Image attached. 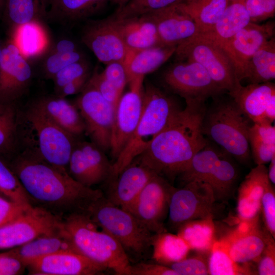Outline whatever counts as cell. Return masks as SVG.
Instances as JSON below:
<instances>
[{"label": "cell", "mask_w": 275, "mask_h": 275, "mask_svg": "<svg viewBox=\"0 0 275 275\" xmlns=\"http://www.w3.org/2000/svg\"><path fill=\"white\" fill-rule=\"evenodd\" d=\"M7 161L32 205L61 218L72 213L86 212L92 202L103 196L101 190L76 181L67 168L28 153L20 152Z\"/></svg>", "instance_id": "obj_1"}, {"label": "cell", "mask_w": 275, "mask_h": 275, "mask_svg": "<svg viewBox=\"0 0 275 275\" xmlns=\"http://www.w3.org/2000/svg\"><path fill=\"white\" fill-rule=\"evenodd\" d=\"M185 102V107L137 157L138 162L168 181L178 177L193 156L208 142L202 128L205 101Z\"/></svg>", "instance_id": "obj_2"}, {"label": "cell", "mask_w": 275, "mask_h": 275, "mask_svg": "<svg viewBox=\"0 0 275 275\" xmlns=\"http://www.w3.org/2000/svg\"><path fill=\"white\" fill-rule=\"evenodd\" d=\"M143 109L127 145L112 164V177L118 175L149 146L181 110L171 96L151 84L143 90Z\"/></svg>", "instance_id": "obj_3"}, {"label": "cell", "mask_w": 275, "mask_h": 275, "mask_svg": "<svg viewBox=\"0 0 275 275\" xmlns=\"http://www.w3.org/2000/svg\"><path fill=\"white\" fill-rule=\"evenodd\" d=\"M222 95L213 97L211 105L206 107L203 132L238 162L248 164L251 158L250 120L229 95V98Z\"/></svg>", "instance_id": "obj_4"}, {"label": "cell", "mask_w": 275, "mask_h": 275, "mask_svg": "<svg viewBox=\"0 0 275 275\" xmlns=\"http://www.w3.org/2000/svg\"><path fill=\"white\" fill-rule=\"evenodd\" d=\"M64 229L78 252L118 275H130L129 258L121 244L102 230L85 212L62 218Z\"/></svg>", "instance_id": "obj_5"}, {"label": "cell", "mask_w": 275, "mask_h": 275, "mask_svg": "<svg viewBox=\"0 0 275 275\" xmlns=\"http://www.w3.org/2000/svg\"><path fill=\"white\" fill-rule=\"evenodd\" d=\"M20 120L28 125L31 133L19 138V151L68 169L77 138L56 124L32 102L21 109Z\"/></svg>", "instance_id": "obj_6"}, {"label": "cell", "mask_w": 275, "mask_h": 275, "mask_svg": "<svg viewBox=\"0 0 275 275\" xmlns=\"http://www.w3.org/2000/svg\"><path fill=\"white\" fill-rule=\"evenodd\" d=\"M102 230L113 237L126 253L143 257L151 246L152 235L131 213L103 196L92 202L86 212Z\"/></svg>", "instance_id": "obj_7"}, {"label": "cell", "mask_w": 275, "mask_h": 275, "mask_svg": "<svg viewBox=\"0 0 275 275\" xmlns=\"http://www.w3.org/2000/svg\"><path fill=\"white\" fill-rule=\"evenodd\" d=\"M178 60L189 61L201 65L212 79L225 92L233 91L240 82L237 79L233 62L216 42L197 34L176 47Z\"/></svg>", "instance_id": "obj_8"}, {"label": "cell", "mask_w": 275, "mask_h": 275, "mask_svg": "<svg viewBox=\"0 0 275 275\" xmlns=\"http://www.w3.org/2000/svg\"><path fill=\"white\" fill-rule=\"evenodd\" d=\"M74 104L84 120L92 142L104 152L110 149L116 107L87 82Z\"/></svg>", "instance_id": "obj_9"}, {"label": "cell", "mask_w": 275, "mask_h": 275, "mask_svg": "<svg viewBox=\"0 0 275 275\" xmlns=\"http://www.w3.org/2000/svg\"><path fill=\"white\" fill-rule=\"evenodd\" d=\"M166 87L186 101H206L226 92L212 79L200 64L186 61L175 64L162 75Z\"/></svg>", "instance_id": "obj_10"}, {"label": "cell", "mask_w": 275, "mask_h": 275, "mask_svg": "<svg viewBox=\"0 0 275 275\" xmlns=\"http://www.w3.org/2000/svg\"><path fill=\"white\" fill-rule=\"evenodd\" d=\"M215 202L212 189L207 183L194 180L181 188H175L169 204V227L177 231L187 222L213 215Z\"/></svg>", "instance_id": "obj_11"}, {"label": "cell", "mask_w": 275, "mask_h": 275, "mask_svg": "<svg viewBox=\"0 0 275 275\" xmlns=\"http://www.w3.org/2000/svg\"><path fill=\"white\" fill-rule=\"evenodd\" d=\"M174 189L167 179L155 174L125 210L131 213L152 233L167 232L164 222Z\"/></svg>", "instance_id": "obj_12"}, {"label": "cell", "mask_w": 275, "mask_h": 275, "mask_svg": "<svg viewBox=\"0 0 275 275\" xmlns=\"http://www.w3.org/2000/svg\"><path fill=\"white\" fill-rule=\"evenodd\" d=\"M144 78L140 76L128 82L129 90L121 95L116 107L109 149L115 160L127 145L140 120Z\"/></svg>", "instance_id": "obj_13"}, {"label": "cell", "mask_w": 275, "mask_h": 275, "mask_svg": "<svg viewBox=\"0 0 275 275\" xmlns=\"http://www.w3.org/2000/svg\"><path fill=\"white\" fill-rule=\"evenodd\" d=\"M62 218L33 206L0 227V249H12L59 227Z\"/></svg>", "instance_id": "obj_14"}, {"label": "cell", "mask_w": 275, "mask_h": 275, "mask_svg": "<svg viewBox=\"0 0 275 275\" xmlns=\"http://www.w3.org/2000/svg\"><path fill=\"white\" fill-rule=\"evenodd\" d=\"M33 76L28 59L10 39L0 57V102H18L28 92Z\"/></svg>", "instance_id": "obj_15"}, {"label": "cell", "mask_w": 275, "mask_h": 275, "mask_svg": "<svg viewBox=\"0 0 275 275\" xmlns=\"http://www.w3.org/2000/svg\"><path fill=\"white\" fill-rule=\"evenodd\" d=\"M112 164L104 151L93 142L77 141L68 165L69 174L80 184L89 187L112 177Z\"/></svg>", "instance_id": "obj_16"}, {"label": "cell", "mask_w": 275, "mask_h": 275, "mask_svg": "<svg viewBox=\"0 0 275 275\" xmlns=\"http://www.w3.org/2000/svg\"><path fill=\"white\" fill-rule=\"evenodd\" d=\"M259 215L238 225L218 241L231 258L240 264L258 261L269 233L259 225Z\"/></svg>", "instance_id": "obj_17"}, {"label": "cell", "mask_w": 275, "mask_h": 275, "mask_svg": "<svg viewBox=\"0 0 275 275\" xmlns=\"http://www.w3.org/2000/svg\"><path fill=\"white\" fill-rule=\"evenodd\" d=\"M274 28L273 22L262 24L250 22L230 41L224 43L214 41L232 60L239 81L245 78L246 64L249 58L273 37Z\"/></svg>", "instance_id": "obj_18"}, {"label": "cell", "mask_w": 275, "mask_h": 275, "mask_svg": "<svg viewBox=\"0 0 275 275\" xmlns=\"http://www.w3.org/2000/svg\"><path fill=\"white\" fill-rule=\"evenodd\" d=\"M82 43L105 64L124 62L127 49L118 32L108 19L88 20L81 35Z\"/></svg>", "instance_id": "obj_19"}, {"label": "cell", "mask_w": 275, "mask_h": 275, "mask_svg": "<svg viewBox=\"0 0 275 275\" xmlns=\"http://www.w3.org/2000/svg\"><path fill=\"white\" fill-rule=\"evenodd\" d=\"M26 268L30 274L95 275L106 269L77 253L64 252L44 256L29 262Z\"/></svg>", "instance_id": "obj_20"}, {"label": "cell", "mask_w": 275, "mask_h": 275, "mask_svg": "<svg viewBox=\"0 0 275 275\" xmlns=\"http://www.w3.org/2000/svg\"><path fill=\"white\" fill-rule=\"evenodd\" d=\"M147 15L155 23L162 45L177 47L198 34L194 20L178 5Z\"/></svg>", "instance_id": "obj_21"}, {"label": "cell", "mask_w": 275, "mask_h": 275, "mask_svg": "<svg viewBox=\"0 0 275 275\" xmlns=\"http://www.w3.org/2000/svg\"><path fill=\"white\" fill-rule=\"evenodd\" d=\"M227 93L254 123L269 122L265 118V112L268 104L275 99L274 83H251L243 86L239 82L233 91Z\"/></svg>", "instance_id": "obj_22"}, {"label": "cell", "mask_w": 275, "mask_h": 275, "mask_svg": "<svg viewBox=\"0 0 275 275\" xmlns=\"http://www.w3.org/2000/svg\"><path fill=\"white\" fill-rule=\"evenodd\" d=\"M270 182L265 164L256 165L245 176L238 188L236 210L239 222L259 215L262 197Z\"/></svg>", "instance_id": "obj_23"}, {"label": "cell", "mask_w": 275, "mask_h": 275, "mask_svg": "<svg viewBox=\"0 0 275 275\" xmlns=\"http://www.w3.org/2000/svg\"><path fill=\"white\" fill-rule=\"evenodd\" d=\"M118 32L128 51L162 45L156 25L147 15L125 18H107Z\"/></svg>", "instance_id": "obj_24"}, {"label": "cell", "mask_w": 275, "mask_h": 275, "mask_svg": "<svg viewBox=\"0 0 275 275\" xmlns=\"http://www.w3.org/2000/svg\"><path fill=\"white\" fill-rule=\"evenodd\" d=\"M155 174L139 162H132L116 177V181L106 198L114 205L127 210Z\"/></svg>", "instance_id": "obj_25"}, {"label": "cell", "mask_w": 275, "mask_h": 275, "mask_svg": "<svg viewBox=\"0 0 275 275\" xmlns=\"http://www.w3.org/2000/svg\"><path fill=\"white\" fill-rule=\"evenodd\" d=\"M10 251L26 265L33 260L55 253L70 252L80 254L64 229L62 222L56 229Z\"/></svg>", "instance_id": "obj_26"}, {"label": "cell", "mask_w": 275, "mask_h": 275, "mask_svg": "<svg viewBox=\"0 0 275 275\" xmlns=\"http://www.w3.org/2000/svg\"><path fill=\"white\" fill-rule=\"evenodd\" d=\"M53 122L74 136L85 132L82 118L76 105L57 95H42L31 102Z\"/></svg>", "instance_id": "obj_27"}, {"label": "cell", "mask_w": 275, "mask_h": 275, "mask_svg": "<svg viewBox=\"0 0 275 275\" xmlns=\"http://www.w3.org/2000/svg\"><path fill=\"white\" fill-rule=\"evenodd\" d=\"M231 157L222 149L206 173L204 182L211 187L215 202H227L234 193L239 173Z\"/></svg>", "instance_id": "obj_28"}, {"label": "cell", "mask_w": 275, "mask_h": 275, "mask_svg": "<svg viewBox=\"0 0 275 275\" xmlns=\"http://www.w3.org/2000/svg\"><path fill=\"white\" fill-rule=\"evenodd\" d=\"M108 0H53L45 19L63 26H69L100 12Z\"/></svg>", "instance_id": "obj_29"}, {"label": "cell", "mask_w": 275, "mask_h": 275, "mask_svg": "<svg viewBox=\"0 0 275 275\" xmlns=\"http://www.w3.org/2000/svg\"><path fill=\"white\" fill-rule=\"evenodd\" d=\"M176 49V46L159 45L128 51L124 62L128 83L136 77H144L156 70L175 53Z\"/></svg>", "instance_id": "obj_30"}, {"label": "cell", "mask_w": 275, "mask_h": 275, "mask_svg": "<svg viewBox=\"0 0 275 275\" xmlns=\"http://www.w3.org/2000/svg\"><path fill=\"white\" fill-rule=\"evenodd\" d=\"M20 115L17 102H0V156L7 160L19 152Z\"/></svg>", "instance_id": "obj_31"}, {"label": "cell", "mask_w": 275, "mask_h": 275, "mask_svg": "<svg viewBox=\"0 0 275 275\" xmlns=\"http://www.w3.org/2000/svg\"><path fill=\"white\" fill-rule=\"evenodd\" d=\"M250 22L243 1L229 2L213 29L199 34L216 42H226Z\"/></svg>", "instance_id": "obj_32"}, {"label": "cell", "mask_w": 275, "mask_h": 275, "mask_svg": "<svg viewBox=\"0 0 275 275\" xmlns=\"http://www.w3.org/2000/svg\"><path fill=\"white\" fill-rule=\"evenodd\" d=\"M177 232V235L184 240L190 250L200 254L209 253L216 240L213 215L187 222L181 226Z\"/></svg>", "instance_id": "obj_33"}, {"label": "cell", "mask_w": 275, "mask_h": 275, "mask_svg": "<svg viewBox=\"0 0 275 275\" xmlns=\"http://www.w3.org/2000/svg\"><path fill=\"white\" fill-rule=\"evenodd\" d=\"M11 40L27 59L35 58L47 50L48 39L41 21H34L10 32Z\"/></svg>", "instance_id": "obj_34"}, {"label": "cell", "mask_w": 275, "mask_h": 275, "mask_svg": "<svg viewBox=\"0 0 275 275\" xmlns=\"http://www.w3.org/2000/svg\"><path fill=\"white\" fill-rule=\"evenodd\" d=\"M229 3L228 0H190L178 6L194 20L199 34L213 29Z\"/></svg>", "instance_id": "obj_35"}, {"label": "cell", "mask_w": 275, "mask_h": 275, "mask_svg": "<svg viewBox=\"0 0 275 275\" xmlns=\"http://www.w3.org/2000/svg\"><path fill=\"white\" fill-rule=\"evenodd\" d=\"M46 12L41 0H5L1 15L11 32L24 24L41 21Z\"/></svg>", "instance_id": "obj_36"}, {"label": "cell", "mask_w": 275, "mask_h": 275, "mask_svg": "<svg viewBox=\"0 0 275 275\" xmlns=\"http://www.w3.org/2000/svg\"><path fill=\"white\" fill-rule=\"evenodd\" d=\"M275 78V39L268 40L248 60L245 78L251 83L271 81Z\"/></svg>", "instance_id": "obj_37"}, {"label": "cell", "mask_w": 275, "mask_h": 275, "mask_svg": "<svg viewBox=\"0 0 275 275\" xmlns=\"http://www.w3.org/2000/svg\"><path fill=\"white\" fill-rule=\"evenodd\" d=\"M151 246L153 259L166 266L185 258L190 250L180 236L167 231L152 235Z\"/></svg>", "instance_id": "obj_38"}, {"label": "cell", "mask_w": 275, "mask_h": 275, "mask_svg": "<svg viewBox=\"0 0 275 275\" xmlns=\"http://www.w3.org/2000/svg\"><path fill=\"white\" fill-rule=\"evenodd\" d=\"M234 261L218 240L214 242L208 257L209 274L250 275L256 274L247 265Z\"/></svg>", "instance_id": "obj_39"}, {"label": "cell", "mask_w": 275, "mask_h": 275, "mask_svg": "<svg viewBox=\"0 0 275 275\" xmlns=\"http://www.w3.org/2000/svg\"><path fill=\"white\" fill-rule=\"evenodd\" d=\"M0 194L26 209L33 206L8 161L0 156Z\"/></svg>", "instance_id": "obj_40"}, {"label": "cell", "mask_w": 275, "mask_h": 275, "mask_svg": "<svg viewBox=\"0 0 275 275\" xmlns=\"http://www.w3.org/2000/svg\"><path fill=\"white\" fill-rule=\"evenodd\" d=\"M184 0H129L122 7L118 8L115 15L116 18L140 16L177 6Z\"/></svg>", "instance_id": "obj_41"}, {"label": "cell", "mask_w": 275, "mask_h": 275, "mask_svg": "<svg viewBox=\"0 0 275 275\" xmlns=\"http://www.w3.org/2000/svg\"><path fill=\"white\" fill-rule=\"evenodd\" d=\"M83 60H85L84 54L79 50L67 53L48 51L42 64L43 76L46 79H52L64 67Z\"/></svg>", "instance_id": "obj_42"}, {"label": "cell", "mask_w": 275, "mask_h": 275, "mask_svg": "<svg viewBox=\"0 0 275 275\" xmlns=\"http://www.w3.org/2000/svg\"><path fill=\"white\" fill-rule=\"evenodd\" d=\"M206 254L188 257L172 263L168 266L174 270L178 275H207L209 274L208 258Z\"/></svg>", "instance_id": "obj_43"}, {"label": "cell", "mask_w": 275, "mask_h": 275, "mask_svg": "<svg viewBox=\"0 0 275 275\" xmlns=\"http://www.w3.org/2000/svg\"><path fill=\"white\" fill-rule=\"evenodd\" d=\"M89 72V64L85 59L64 67L52 78L55 94L66 85Z\"/></svg>", "instance_id": "obj_44"}, {"label": "cell", "mask_w": 275, "mask_h": 275, "mask_svg": "<svg viewBox=\"0 0 275 275\" xmlns=\"http://www.w3.org/2000/svg\"><path fill=\"white\" fill-rule=\"evenodd\" d=\"M270 182L263 194L260 211L265 229L275 239V191Z\"/></svg>", "instance_id": "obj_45"}, {"label": "cell", "mask_w": 275, "mask_h": 275, "mask_svg": "<svg viewBox=\"0 0 275 275\" xmlns=\"http://www.w3.org/2000/svg\"><path fill=\"white\" fill-rule=\"evenodd\" d=\"M251 22L257 23L273 17L275 0H243Z\"/></svg>", "instance_id": "obj_46"}, {"label": "cell", "mask_w": 275, "mask_h": 275, "mask_svg": "<svg viewBox=\"0 0 275 275\" xmlns=\"http://www.w3.org/2000/svg\"><path fill=\"white\" fill-rule=\"evenodd\" d=\"M88 82L95 88L107 101L116 107L122 94L104 77L101 72L94 71Z\"/></svg>", "instance_id": "obj_47"}, {"label": "cell", "mask_w": 275, "mask_h": 275, "mask_svg": "<svg viewBox=\"0 0 275 275\" xmlns=\"http://www.w3.org/2000/svg\"><path fill=\"white\" fill-rule=\"evenodd\" d=\"M104 77L111 82L122 95L128 78L124 62H113L106 64L105 69L101 72Z\"/></svg>", "instance_id": "obj_48"}, {"label": "cell", "mask_w": 275, "mask_h": 275, "mask_svg": "<svg viewBox=\"0 0 275 275\" xmlns=\"http://www.w3.org/2000/svg\"><path fill=\"white\" fill-rule=\"evenodd\" d=\"M258 262L257 274H275V242L270 233L267 235L265 246Z\"/></svg>", "instance_id": "obj_49"}, {"label": "cell", "mask_w": 275, "mask_h": 275, "mask_svg": "<svg viewBox=\"0 0 275 275\" xmlns=\"http://www.w3.org/2000/svg\"><path fill=\"white\" fill-rule=\"evenodd\" d=\"M26 264L10 250L0 254V275L22 274Z\"/></svg>", "instance_id": "obj_50"}, {"label": "cell", "mask_w": 275, "mask_h": 275, "mask_svg": "<svg viewBox=\"0 0 275 275\" xmlns=\"http://www.w3.org/2000/svg\"><path fill=\"white\" fill-rule=\"evenodd\" d=\"M28 209L0 194V227L13 221Z\"/></svg>", "instance_id": "obj_51"}, {"label": "cell", "mask_w": 275, "mask_h": 275, "mask_svg": "<svg viewBox=\"0 0 275 275\" xmlns=\"http://www.w3.org/2000/svg\"><path fill=\"white\" fill-rule=\"evenodd\" d=\"M251 156L256 165L265 164L275 157V145L250 141Z\"/></svg>", "instance_id": "obj_52"}, {"label": "cell", "mask_w": 275, "mask_h": 275, "mask_svg": "<svg viewBox=\"0 0 275 275\" xmlns=\"http://www.w3.org/2000/svg\"><path fill=\"white\" fill-rule=\"evenodd\" d=\"M130 275H178L170 267L162 265L141 262L131 265Z\"/></svg>", "instance_id": "obj_53"}, {"label": "cell", "mask_w": 275, "mask_h": 275, "mask_svg": "<svg viewBox=\"0 0 275 275\" xmlns=\"http://www.w3.org/2000/svg\"><path fill=\"white\" fill-rule=\"evenodd\" d=\"M91 77L88 73L71 81L64 86L56 95L64 97L81 92L86 86Z\"/></svg>", "instance_id": "obj_54"}, {"label": "cell", "mask_w": 275, "mask_h": 275, "mask_svg": "<svg viewBox=\"0 0 275 275\" xmlns=\"http://www.w3.org/2000/svg\"><path fill=\"white\" fill-rule=\"evenodd\" d=\"M79 50L77 43L69 38L58 40L49 48V51L54 52L67 53Z\"/></svg>", "instance_id": "obj_55"}, {"label": "cell", "mask_w": 275, "mask_h": 275, "mask_svg": "<svg viewBox=\"0 0 275 275\" xmlns=\"http://www.w3.org/2000/svg\"><path fill=\"white\" fill-rule=\"evenodd\" d=\"M268 169H267V175L270 182L274 184L275 183V157L270 161Z\"/></svg>", "instance_id": "obj_56"}, {"label": "cell", "mask_w": 275, "mask_h": 275, "mask_svg": "<svg viewBox=\"0 0 275 275\" xmlns=\"http://www.w3.org/2000/svg\"><path fill=\"white\" fill-rule=\"evenodd\" d=\"M114 3L118 5L119 8L122 7L126 3L128 2L129 0H111Z\"/></svg>", "instance_id": "obj_57"}, {"label": "cell", "mask_w": 275, "mask_h": 275, "mask_svg": "<svg viewBox=\"0 0 275 275\" xmlns=\"http://www.w3.org/2000/svg\"><path fill=\"white\" fill-rule=\"evenodd\" d=\"M41 1L44 8L46 9V10H47L49 6H50V4L51 3L53 0H41Z\"/></svg>", "instance_id": "obj_58"}, {"label": "cell", "mask_w": 275, "mask_h": 275, "mask_svg": "<svg viewBox=\"0 0 275 275\" xmlns=\"http://www.w3.org/2000/svg\"><path fill=\"white\" fill-rule=\"evenodd\" d=\"M4 2L5 0H0V15H1L2 13Z\"/></svg>", "instance_id": "obj_59"}, {"label": "cell", "mask_w": 275, "mask_h": 275, "mask_svg": "<svg viewBox=\"0 0 275 275\" xmlns=\"http://www.w3.org/2000/svg\"><path fill=\"white\" fill-rule=\"evenodd\" d=\"M3 47V43H1V42L0 41V57L1 56L2 52Z\"/></svg>", "instance_id": "obj_60"}, {"label": "cell", "mask_w": 275, "mask_h": 275, "mask_svg": "<svg viewBox=\"0 0 275 275\" xmlns=\"http://www.w3.org/2000/svg\"><path fill=\"white\" fill-rule=\"evenodd\" d=\"M229 2H236V1H243V0H228Z\"/></svg>", "instance_id": "obj_61"}, {"label": "cell", "mask_w": 275, "mask_h": 275, "mask_svg": "<svg viewBox=\"0 0 275 275\" xmlns=\"http://www.w3.org/2000/svg\"><path fill=\"white\" fill-rule=\"evenodd\" d=\"M190 0H184L183 2H188V1H189Z\"/></svg>", "instance_id": "obj_62"}]
</instances>
